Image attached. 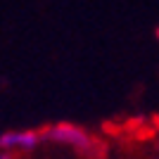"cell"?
Masks as SVG:
<instances>
[{
    "mask_svg": "<svg viewBox=\"0 0 159 159\" xmlns=\"http://www.w3.org/2000/svg\"><path fill=\"white\" fill-rule=\"evenodd\" d=\"M0 159H12V157H10V152H2V157H0Z\"/></svg>",
    "mask_w": 159,
    "mask_h": 159,
    "instance_id": "obj_3",
    "label": "cell"
},
{
    "mask_svg": "<svg viewBox=\"0 0 159 159\" xmlns=\"http://www.w3.org/2000/svg\"><path fill=\"white\" fill-rule=\"evenodd\" d=\"M48 138L62 145H71L76 150H90L93 147V138L88 135L83 128L71 126V124H55L48 128Z\"/></svg>",
    "mask_w": 159,
    "mask_h": 159,
    "instance_id": "obj_1",
    "label": "cell"
},
{
    "mask_svg": "<svg viewBox=\"0 0 159 159\" xmlns=\"http://www.w3.org/2000/svg\"><path fill=\"white\" fill-rule=\"evenodd\" d=\"M157 38H159V29H157Z\"/></svg>",
    "mask_w": 159,
    "mask_h": 159,
    "instance_id": "obj_4",
    "label": "cell"
},
{
    "mask_svg": "<svg viewBox=\"0 0 159 159\" xmlns=\"http://www.w3.org/2000/svg\"><path fill=\"white\" fill-rule=\"evenodd\" d=\"M38 140H40V135L33 131H7L0 138V147H2V152H10V150H33L38 145Z\"/></svg>",
    "mask_w": 159,
    "mask_h": 159,
    "instance_id": "obj_2",
    "label": "cell"
}]
</instances>
